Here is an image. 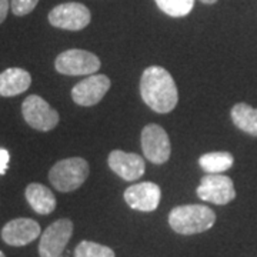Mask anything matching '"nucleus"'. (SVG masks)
I'll return each mask as SVG.
<instances>
[{
  "label": "nucleus",
  "mask_w": 257,
  "mask_h": 257,
  "mask_svg": "<svg viewBox=\"0 0 257 257\" xmlns=\"http://www.w3.org/2000/svg\"><path fill=\"white\" fill-rule=\"evenodd\" d=\"M26 200L30 204V207L36 211L37 214H50L56 209V197L50 189H47L45 184L30 183L26 187Z\"/></svg>",
  "instance_id": "nucleus-15"
},
{
  "label": "nucleus",
  "mask_w": 257,
  "mask_h": 257,
  "mask_svg": "<svg viewBox=\"0 0 257 257\" xmlns=\"http://www.w3.org/2000/svg\"><path fill=\"white\" fill-rule=\"evenodd\" d=\"M22 114L29 126L37 132H50L60 120L57 110L37 94H30L23 100Z\"/></svg>",
  "instance_id": "nucleus-4"
},
{
  "label": "nucleus",
  "mask_w": 257,
  "mask_h": 257,
  "mask_svg": "<svg viewBox=\"0 0 257 257\" xmlns=\"http://www.w3.org/2000/svg\"><path fill=\"white\" fill-rule=\"evenodd\" d=\"M39 0H12L10 8L15 16H26L29 13H32L35 8L37 6Z\"/></svg>",
  "instance_id": "nucleus-20"
},
{
  "label": "nucleus",
  "mask_w": 257,
  "mask_h": 257,
  "mask_svg": "<svg viewBox=\"0 0 257 257\" xmlns=\"http://www.w3.org/2000/svg\"><path fill=\"white\" fill-rule=\"evenodd\" d=\"M73 234V221L59 219L53 221L42 233L39 241L40 257H60Z\"/></svg>",
  "instance_id": "nucleus-7"
},
{
  "label": "nucleus",
  "mask_w": 257,
  "mask_h": 257,
  "mask_svg": "<svg viewBox=\"0 0 257 257\" xmlns=\"http://www.w3.org/2000/svg\"><path fill=\"white\" fill-rule=\"evenodd\" d=\"M90 167L82 157H69L57 162L49 172V180L57 192L77 190L89 177Z\"/></svg>",
  "instance_id": "nucleus-3"
},
{
  "label": "nucleus",
  "mask_w": 257,
  "mask_h": 257,
  "mask_svg": "<svg viewBox=\"0 0 257 257\" xmlns=\"http://www.w3.org/2000/svg\"><path fill=\"white\" fill-rule=\"evenodd\" d=\"M234 159L229 152H211L204 153L199 159V165L207 175H219L221 172L229 170L233 166Z\"/></svg>",
  "instance_id": "nucleus-17"
},
{
  "label": "nucleus",
  "mask_w": 257,
  "mask_h": 257,
  "mask_svg": "<svg viewBox=\"0 0 257 257\" xmlns=\"http://www.w3.org/2000/svg\"><path fill=\"white\" fill-rule=\"evenodd\" d=\"M107 163L111 170L126 182H135L145 175V160L136 153L113 150L109 155Z\"/></svg>",
  "instance_id": "nucleus-13"
},
{
  "label": "nucleus",
  "mask_w": 257,
  "mask_h": 257,
  "mask_svg": "<svg viewBox=\"0 0 257 257\" xmlns=\"http://www.w3.org/2000/svg\"><path fill=\"white\" fill-rule=\"evenodd\" d=\"M6 244L13 247H22L35 241L40 236V226L33 219L19 217L8 221L0 233Z\"/></svg>",
  "instance_id": "nucleus-11"
},
{
  "label": "nucleus",
  "mask_w": 257,
  "mask_h": 257,
  "mask_svg": "<svg viewBox=\"0 0 257 257\" xmlns=\"http://www.w3.org/2000/svg\"><path fill=\"white\" fill-rule=\"evenodd\" d=\"M47 19L53 28L77 32L90 23L92 15H90V10L82 3L69 2V3H62L53 8L50 10Z\"/></svg>",
  "instance_id": "nucleus-6"
},
{
  "label": "nucleus",
  "mask_w": 257,
  "mask_h": 257,
  "mask_svg": "<svg viewBox=\"0 0 257 257\" xmlns=\"http://www.w3.org/2000/svg\"><path fill=\"white\" fill-rule=\"evenodd\" d=\"M157 8L172 18H184L193 10L194 0H155Z\"/></svg>",
  "instance_id": "nucleus-18"
},
{
  "label": "nucleus",
  "mask_w": 257,
  "mask_h": 257,
  "mask_svg": "<svg viewBox=\"0 0 257 257\" xmlns=\"http://www.w3.org/2000/svg\"><path fill=\"white\" fill-rule=\"evenodd\" d=\"M32 84V76L25 69L10 67L0 73V96L13 97L26 92Z\"/></svg>",
  "instance_id": "nucleus-14"
},
{
  "label": "nucleus",
  "mask_w": 257,
  "mask_h": 257,
  "mask_svg": "<svg viewBox=\"0 0 257 257\" xmlns=\"http://www.w3.org/2000/svg\"><path fill=\"white\" fill-rule=\"evenodd\" d=\"M142 149L145 156L155 165H163L172 153L170 139L159 124L150 123L142 130Z\"/></svg>",
  "instance_id": "nucleus-8"
},
{
  "label": "nucleus",
  "mask_w": 257,
  "mask_h": 257,
  "mask_svg": "<svg viewBox=\"0 0 257 257\" xmlns=\"http://www.w3.org/2000/svg\"><path fill=\"white\" fill-rule=\"evenodd\" d=\"M140 94L147 106L156 113H169L179 101V93L172 74L162 66H150L142 74Z\"/></svg>",
  "instance_id": "nucleus-1"
},
{
  "label": "nucleus",
  "mask_w": 257,
  "mask_h": 257,
  "mask_svg": "<svg viewBox=\"0 0 257 257\" xmlns=\"http://www.w3.org/2000/svg\"><path fill=\"white\" fill-rule=\"evenodd\" d=\"M0 257H6V256H5V253H3L2 250H0Z\"/></svg>",
  "instance_id": "nucleus-24"
},
{
  "label": "nucleus",
  "mask_w": 257,
  "mask_h": 257,
  "mask_svg": "<svg viewBox=\"0 0 257 257\" xmlns=\"http://www.w3.org/2000/svg\"><path fill=\"white\" fill-rule=\"evenodd\" d=\"M230 116L236 127L257 138V109L248 106L247 103H237L231 107Z\"/></svg>",
  "instance_id": "nucleus-16"
},
{
  "label": "nucleus",
  "mask_w": 257,
  "mask_h": 257,
  "mask_svg": "<svg viewBox=\"0 0 257 257\" xmlns=\"http://www.w3.org/2000/svg\"><path fill=\"white\" fill-rule=\"evenodd\" d=\"M124 200L133 210L153 211L162 200V190L153 182L133 184L124 190Z\"/></svg>",
  "instance_id": "nucleus-12"
},
{
  "label": "nucleus",
  "mask_w": 257,
  "mask_h": 257,
  "mask_svg": "<svg viewBox=\"0 0 257 257\" xmlns=\"http://www.w3.org/2000/svg\"><path fill=\"white\" fill-rule=\"evenodd\" d=\"M9 9H10L9 0H0V25L6 20V18H8Z\"/></svg>",
  "instance_id": "nucleus-22"
},
{
  "label": "nucleus",
  "mask_w": 257,
  "mask_h": 257,
  "mask_svg": "<svg viewBox=\"0 0 257 257\" xmlns=\"http://www.w3.org/2000/svg\"><path fill=\"white\" fill-rule=\"evenodd\" d=\"M100 59L92 52L82 49H70L56 57L55 69L66 76L94 74L100 69Z\"/></svg>",
  "instance_id": "nucleus-5"
},
{
  "label": "nucleus",
  "mask_w": 257,
  "mask_h": 257,
  "mask_svg": "<svg viewBox=\"0 0 257 257\" xmlns=\"http://www.w3.org/2000/svg\"><path fill=\"white\" fill-rule=\"evenodd\" d=\"M202 3H204V5H214L216 2H219V0H200Z\"/></svg>",
  "instance_id": "nucleus-23"
},
{
  "label": "nucleus",
  "mask_w": 257,
  "mask_h": 257,
  "mask_svg": "<svg viewBox=\"0 0 257 257\" xmlns=\"http://www.w3.org/2000/svg\"><path fill=\"white\" fill-rule=\"evenodd\" d=\"M197 196L204 202L214 204H227L236 197V190L233 180L223 175H206L202 177L200 184L197 187Z\"/></svg>",
  "instance_id": "nucleus-9"
},
{
  "label": "nucleus",
  "mask_w": 257,
  "mask_h": 257,
  "mask_svg": "<svg viewBox=\"0 0 257 257\" xmlns=\"http://www.w3.org/2000/svg\"><path fill=\"white\" fill-rule=\"evenodd\" d=\"M9 152L6 149H0V175H3L8 169V163H9Z\"/></svg>",
  "instance_id": "nucleus-21"
},
{
  "label": "nucleus",
  "mask_w": 257,
  "mask_h": 257,
  "mask_svg": "<svg viewBox=\"0 0 257 257\" xmlns=\"http://www.w3.org/2000/svg\"><path fill=\"white\" fill-rule=\"evenodd\" d=\"M74 257H116L114 251L107 246H103L94 241L83 240L74 248Z\"/></svg>",
  "instance_id": "nucleus-19"
},
{
  "label": "nucleus",
  "mask_w": 257,
  "mask_h": 257,
  "mask_svg": "<svg viewBox=\"0 0 257 257\" xmlns=\"http://www.w3.org/2000/svg\"><path fill=\"white\" fill-rule=\"evenodd\" d=\"M216 213L203 204L177 206L169 214V224L179 234L192 236L213 227Z\"/></svg>",
  "instance_id": "nucleus-2"
},
{
  "label": "nucleus",
  "mask_w": 257,
  "mask_h": 257,
  "mask_svg": "<svg viewBox=\"0 0 257 257\" xmlns=\"http://www.w3.org/2000/svg\"><path fill=\"white\" fill-rule=\"evenodd\" d=\"M110 89V79L104 74H90L72 89V99L79 106H94Z\"/></svg>",
  "instance_id": "nucleus-10"
}]
</instances>
